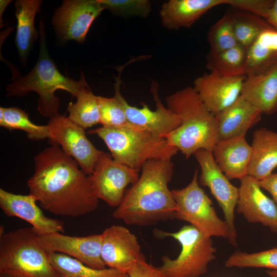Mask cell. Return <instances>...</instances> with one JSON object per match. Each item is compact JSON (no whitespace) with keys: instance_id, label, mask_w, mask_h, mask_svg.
<instances>
[{"instance_id":"7c38bea8","label":"cell","mask_w":277,"mask_h":277,"mask_svg":"<svg viewBox=\"0 0 277 277\" xmlns=\"http://www.w3.org/2000/svg\"><path fill=\"white\" fill-rule=\"evenodd\" d=\"M105 10L98 0H65L51 19L55 34L62 42H85L94 20Z\"/></svg>"},{"instance_id":"52a82bcc","label":"cell","mask_w":277,"mask_h":277,"mask_svg":"<svg viewBox=\"0 0 277 277\" xmlns=\"http://www.w3.org/2000/svg\"><path fill=\"white\" fill-rule=\"evenodd\" d=\"M153 234L158 238H172L181 247L175 259L167 255L162 257V265L159 268L166 277H201L216 258V250L211 238L190 225L184 226L175 232L155 229Z\"/></svg>"},{"instance_id":"9c48e42d","label":"cell","mask_w":277,"mask_h":277,"mask_svg":"<svg viewBox=\"0 0 277 277\" xmlns=\"http://www.w3.org/2000/svg\"><path fill=\"white\" fill-rule=\"evenodd\" d=\"M47 125L51 144L61 146L86 174L91 175L102 151L88 140L85 129L60 114L50 118Z\"/></svg>"},{"instance_id":"e575fe53","label":"cell","mask_w":277,"mask_h":277,"mask_svg":"<svg viewBox=\"0 0 277 277\" xmlns=\"http://www.w3.org/2000/svg\"><path fill=\"white\" fill-rule=\"evenodd\" d=\"M273 3L272 0H227V4L263 18Z\"/></svg>"},{"instance_id":"60d3db41","label":"cell","mask_w":277,"mask_h":277,"mask_svg":"<svg viewBox=\"0 0 277 277\" xmlns=\"http://www.w3.org/2000/svg\"><path fill=\"white\" fill-rule=\"evenodd\" d=\"M0 277H13V276H9V275H1L0 274Z\"/></svg>"},{"instance_id":"1f68e13d","label":"cell","mask_w":277,"mask_h":277,"mask_svg":"<svg viewBox=\"0 0 277 277\" xmlns=\"http://www.w3.org/2000/svg\"><path fill=\"white\" fill-rule=\"evenodd\" d=\"M208 41L210 46V52H212L225 50L238 44L229 13L224 14L210 28Z\"/></svg>"},{"instance_id":"f1b7e54d","label":"cell","mask_w":277,"mask_h":277,"mask_svg":"<svg viewBox=\"0 0 277 277\" xmlns=\"http://www.w3.org/2000/svg\"><path fill=\"white\" fill-rule=\"evenodd\" d=\"M0 126L9 130H21L32 140L49 138L47 125H37L29 119L28 114L16 107H0Z\"/></svg>"},{"instance_id":"836d02e7","label":"cell","mask_w":277,"mask_h":277,"mask_svg":"<svg viewBox=\"0 0 277 277\" xmlns=\"http://www.w3.org/2000/svg\"><path fill=\"white\" fill-rule=\"evenodd\" d=\"M105 10L120 17H147L151 11L148 0H98Z\"/></svg>"},{"instance_id":"9a60e30c","label":"cell","mask_w":277,"mask_h":277,"mask_svg":"<svg viewBox=\"0 0 277 277\" xmlns=\"http://www.w3.org/2000/svg\"><path fill=\"white\" fill-rule=\"evenodd\" d=\"M38 239L48 252L67 255L93 268L106 267L101 256V233L75 236L57 232L38 235Z\"/></svg>"},{"instance_id":"d4e9b609","label":"cell","mask_w":277,"mask_h":277,"mask_svg":"<svg viewBox=\"0 0 277 277\" xmlns=\"http://www.w3.org/2000/svg\"><path fill=\"white\" fill-rule=\"evenodd\" d=\"M277 62V30L269 26L247 50L246 76L261 72Z\"/></svg>"},{"instance_id":"ab89813d","label":"cell","mask_w":277,"mask_h":277,"mask_svg":"<svg viewBox=\"0 0 277 277\" xmlns=\"http://www.w3.org/2000/svg\"><path fill=\"white\" fill-rule=\"evenodd\" d=\"M266 273L269 277H277V269L267 270Z\"/></svg>"},{"instance_id":"7402d4cb","label":"cell","mask_w":277,"mask_h":277,"mask_svg":"<svg viewBox=\"0 0 277 277\" xmlns=\"http://www.w3.org/2000/svg\"><path fill=\"white\" fill-rule=\"evenodd\" d=\"M227 3V0H169L162 5L160 16L169 30L188 28L211 9Z\"/></svg>"},{"instance_id":"2e32d148","label":"cell","mask_w":277,"mask_h":277,"mask_svg":"<svg viewBox=\"0 0 277 277\" xmlns=\"http://www.w3.org/2000/svg\"><path fill=\"white\" fill-rule=\"evenodd\" d=\"M238 213L250 223H260L277 232V206L262 191L259 181L247 175L240 180Z\"/></svg>"},{"instance_id":"7a4b0ae2","label":"cell","mask_w":277,"mask_h":277,"mask_svg":"<svg viewBox=\"0 0 277 277\" xmlns=\"http://www.w3.org/2000/svg\"><path fill=\"white\" fill-rule=\"evenodd\" d=\"M137 181L125 192L112 217L138 226L155 225L174 219L177 206L169 183L173 175L171 160H150Z\"/></svg>"},{"instance_id":"277c9868","label":"cell","mask_w":277,"mask_h":277,"mask_svg":"<svg viewBox=\"0 0 277 277\" xmlns=\"http://www.w3.org/2000/svg\"><path fill=\"white\" fill-rule=\"evenodd\" d=\"M167 107L177 115L181 125L165 138L189 159L197 150L212 151L220 140L215 115L205 106L192 87L166 97Z\"/></svg>"},{"instance_id":"3957f363","label":"cell","mask_w":277,"mask_h":277,"mask_svg":"<svg viewBox=\"0 0 277 277\" xmlns=\"http://www.w3.org/2000/svg\"><path fill=\"white\" fill-rule=\"evenodd\" d=\"M38 31L39 53L32 69L25 75L19 76L6 88L7 97L23 96L30 92L38 96L37 110L43 116L51 118L60 114V99L55 94L63 90L75 97L87 83L81 71V78L75 81L62 74L50 56L46 44L45 27L41 19Z\"/></svg>"},{"instance_id":"d6a6232c","label":"cell","mask_w":277,"mask_h":277,"mask_svg":"<svg viewBox=\"0 0 277 277\" xmlns=\"http://www.w3.org/2000/svg\"><path fill=\"white\" fill-rule=\"evenodd\" d=\"M100 114V124L103 127H120L129 123L124 106L117 95L107 97L97 96Z\"/></svg>"},{"instance_id":"4dcf8cb0","label":"cell","mask_w":277,"mask_h":277,"mask_svg":"<svg viewBox=\"0 0 277 277\" xmlns=\"http://www.w3.org/2000/svg\"><path fill=\"white\" fill-rule=\"evenodd\" d=\"M227 268H266L277 269V247L259 252L236 251L225 261Z\"/></svg>"},{"instance_id":"74e56055","label":"cell","mask_w":277,"mask_h":277,"mask_svg":"<svg viewBox=\"0 0 277 277\" xmlns=\"http://www.w3.org/2000/svg\"><path fill=\"white\" fill-rule=\"evenodd\" d=\"M263 19L277 30V0L273 1L272 6L266 12Z\"/></svg>"},{"instance_id":"5bb4252c","label":"cell","mask_w":277,"mask_h":277,"mask_svg":"<svg viewBox=\"0 0 277 277\" xmlns=\"http://www.w3.org/2000/svg\"><path fill=\"white\" fill-rule=\"evenodd\" d=\"M101 234V256L107 267L127 273L144 256L137 237L127 228L113 225Z\"/></svg>"},{"instance_id":"4fadbf2b","label":"cell","mask_w":277,"mask_h":277,"mask_svg":"<svg viewBox=\"0 0 277 277\" xmlns=\"http://www.w3.org/2000/svg\"><path fill=\"white\" fill-rule=\"evenodd\" d=\"M89 176L97 198L116 208L124 198L126 187L134 184L140 175L138 172L102 151L92 173Z\"/></svg>"},{"instance_id":"8d00e7d4","label":"cell","mask_w":277,"mask_h":277,"mask_svg":"<svg viewBox=\"0 0 277 277\" xmlns=\"http://www.w3.org/2000/svg\"><path fill=\"white\" fill-rule=\"evenodd\" d=\"M262 189L268 192L272 196L277 206V173H272L264 179L259 181Z\"/></svg>"},{"instance_id":"4316f807","label":"cell","mask_w":277,"mask_h":277,"mask_svg":"<svg viewBox=\"0 0 277 277\" xmlns=\"http://www.w3.org/2000/svg\"><path fill=\"white\" fill-rule=\"evenodd\" d=\"M51 263L61 277H129L114 268H93L67 255L48 252Z\"/></svg>"},{"instance_id":"30bf717a","label":"cell","mask_w":277,"mask_h":277,"mask_svg":"<svg viewBox=\"0 0 277 277\" xmlns=\"http://www.w3.org/2000/svg\"><path fill=\"white\" fill-rule=\"evenodd\" d=\"M124 68V66H121L117 69L118 74L114 77V93L124 106L129 123L155 136L165 138L181 125L180 118L162 104L158 93L159 84L153 80L151 82L150 91L155 102V110L150 109L144 102L141 103L142 107L140 108L129 105L120 92L121 74Z\"/></svg>"},{"instance_id":"f35d334b","label":"cell","mask_w":277,"mask_h":277,"mask_svg":"<svg viewBox=\"0 0 277 277\" xmlns=\"http://www.w3.org/2000/svg\"><path fill=\"white\" fill-rule=\"evenodd\" d=\"M12 2L10 0H1L0 1V20L2 19V16L8 5Z\"/></svg>"},{"instance_id":"44dd1931","label":"cell","mask_w":277,"mask_h":277,"mask_svg":"<svg viewBox=\"0 0 277 277\" xmlns=\"http://www.w3.org/2000/svg\"><path fill=\"white\" fill-rule=\"evenodd\" d=\"M262 114L240 95L215 115L220 140L246 135L247 131L260 122Z\"/></svg>"},{"instance_id":"6da1fadb","label":"cell","mask_w":277,"mask_h":277,"mask_svg":"<svg viewBox=\"0 0 277 277\" xmlns=\"http://www.w3.org/2000/svg\"><path fill=\"white\" fill-rule=\"evenodd\" d=\"M34 163V171L27 185L44 210L75 217L97 208L99 199L89 176L60 146L51 144L35 156Z\"/></svg>"},{"instance_id":"e0dca14e","label":"cell","mask_w":277,"mask_h":277,"mask_svg":"<svg viewBox=\"0 0 277 277\" xmlns=\"http://www.w3.org/2000/svg\"><path fill=\"white\" fill-rule=\"evenodd\" d=\"M246 76H227L210 72L196 77L193 88L207 109L214 115L240 96Z\"/></svg>"},{"instance_id":"603a6c76","label":"cell","mask_w":277,"mask_h":277,"mask_svg":"<svg viewBox=\"0 0 277 277\" xmlns=\"http://www.w3.org/2000/svg\"><path fill=\"white\" fill-rule=\"evenodd\" d=\"M248 175L261 181L277 167V132L261 128L253 132Z\"/></svg>"},{"instance_id":"ffe728a7","label":"cell","mask_w":277,"mask_h":277,"mask_svg":"<svg viewBox=\"0 0 277 277\" xmlns=\"http://www.w3.org/2000/svg\"><path fill=\"white\" fill-rule=\"evenodd\" d=\"M241 95L263 114L277 112V62L261 72L246 76Z\"/></svg>"},{"instance_id":"8fae6325","label":"cell","mask_w":277,"mask_h":277,"mask_svg":"<svg viewBox=\"0 0 277 277\" xmlns=\"http://www.w3.org/2000/svg\"><path fill=\"white\" fill-rule=\"evenodd\" d=\"M201 169L200 184L207 187L222 208L231 235L230 242L236 245L234 210L239 197V188L232 185L215 161L212 151L204 149L194 153Z\"/></svg>"},{"instance_id":"d6986e66","label":"cell","mask_w":277,"mask_h":277,"mask_svg":"<svg viewBox=\"0 0 277 277\" xmlns=\"http://www.w3.org/2000/svg\"><path fill=\"white\" fill-rule=\"evenodd\" d=\"M212 153L217 166L229 180L248 175L252 147L245 135L219 140Z\"/></svg>"},{"instance_id":"ba28073f","label":"cell","mask_w":277,"mask_h":277,"mask_svg":"<svg viewBox=\"0 0 277 277\" xmlns=\"http://www.w3.org/2000/svg\"><path fill=\"white\" fill-rule=\"evenodd\" d=\"M198 169L186 187L172 190L177 206L174 219L185 221L207 236L223 238L231 241L228 226L216 214L211 199L200 186Z\"/></svg>"},{"instance_id":"83f0119b","label":"cell","mask_w":277,"mask_h":277,"mask_svg":"<svg viewBox=\"0 0 277 277\" xmlns=\"http://www.w3.org/2000/svg\"><path fill=\"white\" fill-rule=\"evenodd\" d=\"M75 97V103L70 102L68 105V118L85 129L100 123L97 96L91 92L88 84Z\"/></svg>"},{"instance_id":"f546056e","label":"cell","mask_w":277,"mask_h":277,"mask_svg":"<svg viewBox=\"0 0 277 277\" xmlns=\"http://www.w3.org/2000/svg\"><path fill=\"white\" fill-rule=\"evenodd\" d=\"M229 13L238 44L247 50L261 32L271 26L264 19L247 11Z\"/></svg>"},{"instance_id":"8992f818","label":"cell","mask_w":277,"mask_h":277,"mask_svg":"<svg viewBox=\"0 0 277 277\" xmlns=\"http://www.w3.org/2000/svg\"><path fill=\"white\" fill-rule=\"evenodd\" d=\"M33 228L0 236V274L13 277H61L50 262Z\"/></svg>"},{"instance_id":"d590c367","label":"cell","mask_w":277,"mask_h":277,"mask_svg":"<svg viewBox=\"0 0 277 277\" xmlns=\"http://www.w3.org/2000/svg\"><path fill=\"white\" fill-rule=\"evenodd\" d=\"M127 274L129 277H166L159 267L148 263L145 256L133 266Z\"/></svg>"},{"instance_id":"484cf974","label":"cell","mask_w":277,"mask_h":277,"mask_svg":"<svg viewBox=\"0 0 277 277\" xmlns=\"http://www.w3.org/2000/svg\"><path fill=\"white\" fill-rule=\"evenodd\" d=\"M246 54L247 50L239 44L222 51L209 52L206 67L224 76H246Z\"/></svg>"},{"instance_id":"ac0fdd59","label":"cell","mask_w":277,"mask_h":277,"mask_svg":"<svg viewBox=\"0 0 277 277\" xmlns=\"http://www.w3.org/2000/svg\"><path fill=\"white\" fill-rule=\"evenodd\" d=\"M36 199L29 194H16L0 189V207L9 217H17L28 222L39 235L63 233L64 223L46 216L36 204Z\"/></svg>"},{"instance_id":"5b68a950","label":"cell","mask_w":277,"mask_h":277,"mask_svg":"<svg viewBox=\"0 0 277 277\" xmlns=\"http://www.w3.org/2000/svg\"><path fill=\"white\" fill-rule=\"evenodd\" d=\"M88 133L104 141L113 159L138 172L147 162L171 160L179 151L165 138L131 124L120 127L102 126Z\"/></svg>"},{"instance_id":"cb8c5ba5","label":"cell","mask_w":277,"mask_h":277,"mask_svg":"<svg viewBox=\"0 0 277 277\" xmlns=\"http://www.w3.org/2000/svg\"><path fill=\"white\" fill-rule=\"evenodd\" d=\"M42 4L41 0H17L14 3L17 20L15 45L22 65L27 64L30 51L39 39L34 21L36 14L41 12Z\"/></svg>"}]
</instances>
